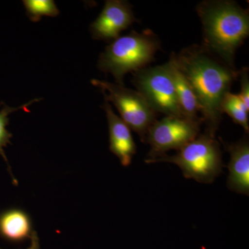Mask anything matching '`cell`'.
Instances as JSON below:
<instances>
[{"instance_id": "9", "label": "cell", "mask_w": 249, "mask_h": 249, "mask_svg": "<svg viewBox=\"0 0 249 249\" xmlns=\"http://www.w3.org/2000/svg\"><path fill=\"white\" fill-rule=\"evenodd\" d=\"M107 116L109 132V149L119 159L121 164L129 166L137 152V146L132 138L131 129L111 109L106 101L103 106Z\"/></svg>"}, {"instance_id": "11", "label": "cell", "mask_w": 249, "mask_h": 249, "mask_svg": "<svg viewBox=\"0 0 249 249\" xmlns=\"http://www.w3.org/2000/svg\"><path fill=\"white\" fill-rule=\"evenodd\" d=\"M167 65L173 79L178 105L183 115L188 119L195 120L201 119L197 116V112L199 111L197 99L186 77L178 68L173 53L171 54Z\"/></svg>"}, {"instance_id": "2", "label": "cell", "mask_w": 249, "mask_h": 249, "mask_svg": "<svg viewBox=\"0 0 249 249\" xmlns=\"http://www.w3.org/2000/svg\"><path fill=\"white\" fill-rule=\"evenodd\" d=\"M203 28V47L232 70L235 53L249 35V10L231 0H205L196 8Z\"/></svg>"}, {"instance_id": "5", "label": "cell", "mask_w": 249, "mask_h": 249, "mask_svg": "<svg viewBox=\"0 0 249 249\" xmlns=\"http://www.w3.org/2000/svg\"><path fill=\"white\" fill-rule=\"evenodd\" d=\"M91 83L102 89L106 101L115 106L120 113L121 119L130 129L139 134L142 142H145L149 129L157 121V113L143 96L138 91L129 89L124 85L97 79H93Z\"/></svg>"}, {"instance_id": "1", "label": "cell", "mask_w": 249, "mask_h": 249, "mask_svg": "<svg viewBox=\"0 0 249 249\" xmlns=\"http://www.w3.org/2000/svg\"><path fill=\"white\" fill-rule=\"evenodd\" d=\"M173 55L197 99L206 133L214 137L222 119L221 103L238 78L239 71L232 70L202 45H192Z\"/></svg>"}, {"instance_id": "14", "label": "cell", "mask_w": 249, "mask_h": 249, "mask_svg": "<svg viewBox=\"0 0 249 249\" xmlns=\"http://www.w3.org/2000/svg\"><path fill=\"white\" fill-rule=\"evenodd\" d=\"M28 16L33 22H37L43 16L55 17L59 11L53 0H24Z\"/></svg>"}, {"instance_id": "12", "label": "cell", "mask_w": 249, "mask_h": 249, "mask_svg": "<svg viewBox=\"0 0 249 249\" xmlns=\"http://www.w3.org/2000/svg\"><path fill=\"white\" fill-rule=\"evenodd\" d=\"M0 232L9 240H25L33 232L30 218L20 210L8 211L0 217Z\"/></svg>"}, {"instance_id": "3", "label": "cell", "mask_w": 249, "mask_h": 249, "mask_svg": "<svg viewBox=\"0 0 249 249\" xmlns=\"http://www.w3.org/2000/svg\"><path fill=\"white\" fill-rule=\"evenodd\" d=\"M160 49V41L153 31H132L113 40L98 60L100 70L112 74L116 84L124 85V77L129 72L145 68L155 60L156 52Z\"/></svg>"}, {"instance_id": "8", "label": "cell", "mask_w": 249, "mask_h": 249, "mask_svg": "<svg viewBox=\"0 0 249 249\" xmlns=\"http://www.w3.org/2000/svg\"><path fill=\"white\" fill-rule=\"evenodd\" d=\"M137 21L128 1L107 0L101 14L90 26V32L96 40L112 42Z\"/></svg>"}, {"instance_id": "16", "label": "cell", "mask_w": 249, "mask_h": 249, "mask_svg": "<svg viewBox=\"0 0 249 249\" xmlns=\"http://www.w3.org/2000/svg\"><path fill=\"white\" fill-rule=\"evenodd\" d=\"M240 78L241 90L239 96L244 101L247 107L249 108V69L244 67L239 71V76Z\"/></svg>"}, {"instance_id": "6", "label": "cell", "mask_w": 249, "mask_h": 249, "mask_svg": "<svg viewBox=\"0 0 249 249\" xmlns=\"http://www.w3.org/2000/svg\"><path fill=\"white\" fill-rule=\"evenodd\" d=\"M133 73L132 82L137 91L156 113L186 117L180 109L167 63L160 66L145 67Z\"/></svg>"}, {"instance_id": "13", "label": "cell", "mask_w": 249, "mask_h": 249, "mask_svg": "<svg viewBox=\"0 0 249 249\" xmlns=\"http://www.w3.org/2000/svg\"><path fill=\"white\" fill-rule=\"evenodd\" d=\"M221 110L230 116L236 124H240L249 133V111L238 94L228 92L221 103Z\"/></svg>"}, {"instance_id": "17", "label": "cell", "mask_w": 249, "mask_h": 249, "mask_svg": "<svg viewBox=\"0 0 249 249\" xmlns=\"http://www.w3.org/2000/svg\"><path fill=\"white\" fill-rule=\"evenodd\" d=\"M30 246L27 249H40V240L37 232L33 231L31 233Z\"/></svg>"}, {"instance_id": "10", "label": "cell", "mask_w": 249, "mask_h": 249, "mask_svg": "<svg viewBox=\"0 0 249 249\" xmlns=\"http://www.w3.org/2000/svg\"><path fill=\"white\" fill-rule=\"evenodd\" d=\"M231 160L227 186L231 191L240 194H249V143L245 137L237 142L228 145Z\"/></svg>"}, {"instance_id": "7", "label": "cell", "mask_w": 249, "mask_h": 249, "mask_svg": "<svg viewBox=\"0 0 249 249\" xmlns=\"http://www.w3.org/2000/svg\"><path fill=\"white\" fill-rule=\"evenodd\" d=\"M202 119L166 116L156 121L147 132L145 142L151 147L148 160L171 150H178L199 136Z\"/></svg>"}, {"instance_id": "15", "label": "cell", "mask_w": 249, "mask_h": 249, "mask_svg": "<svg viewBox=\"0 0 249 249\" xmlns=\"http://www.w3.org/2000/svg\"><path fill=\"white\" fill-rule=\"evenodd\" d=\"M35 101L36 100H34V101L27 103V104H24V106L18 108L5 107L4 109L0 111V153L1 155H4L3 148L7 145L8 142H9V139L11 137V134L6 129V126H7L8 122H9L8 115L12 113L13 111H17L19 109L29 111L27 109L28 106Z\"/></svg>"}, {"instance_id": "4", "label": "cell", "mask_w": 249, "mask_h": 249, "mask_svg": "<svg viewBox=\"0 0 249 249\" xmlns=\"http://www.w3.org/2000/svg\"><path fill=\"white\" fill-rule=\"evenodd\" d=\"M147 163H166L178 165L186 178L201 183H212L222 172V152L219 142L205 132L178 150L176 155H163Z\"/></svg>"}]
</instances>
